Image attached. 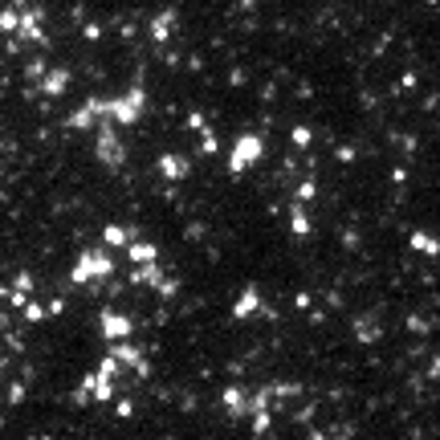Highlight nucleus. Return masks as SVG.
Instances as JSON below:
<instances>
[{"mask_svg": "<svg viewBox=\"0 0 440 440\" xmlns=\"http://www.w3.org/2000/svg\"><path fill=\"white\" fill-rule=\"evenodd\" d=\"M98 159L102 164H122V143L114 139V131H98Z\"/></svg>", "mask_w": 440, "mask_h": 440, "instance_id": "423d86ee", "label": "nucleus"}, {"mask_svg": "<svg viewBox=\"0 0 440 440\" xmlns=\"http://www.w3.org/2000/svg\"><path fill=\"white\" fill-rule=\"evenodd\" d=\"M21 310H25V322H29V326H37V322H45V314H49V306H41V302H25Z\"/></svg>", "mask_w": 440, "mask_h": 440, "instance_id": "2eb2a0df", "label": "nucleus"}, {"mask_svg": "<svg viewBox=\"0 0 440 440\" xmlns=\"http://www.w3.org/2000/svg\"><path fill=\"white\" fill-rule=\"evenodd\" d=\"M12 294H25V298L33 294V273H29V269H21V273H16V281H12Z\"/></svg>", "mask_w": 440, "mask_h": 440, "instance_id": "6ab92c4d", "label": "nucleus"}, {"mask_svg": "<svg viewBox=\"0 0 440 440\" xmlns=\"http://www.w3.org/2000/svg\"><path fill=\"white\" fill-rule=\"evenodd\" d=\"M16 21H21V8H16V4L0 8V33H16Z\"/></svg>", "mask_w": 440, "mask_h": 440, "instance_id": "dca6fc26", "label": "nucleus"}, {"mask_svg": "<svg viewBox=\"0 0 440 440\" xmlns=\"http://www.w3.org/2000/svg\"><path fill=\"white\" fill-rule=\"evenodd\" d=\"M220 400H224L229 416H245V412H249V396H245L241 387H224V396H220Z\"/></svg>", "mask_w": 440, "mask_h": 440, "instance_id": "9d476101", "label": "nucleus"}, {"mask_svg": "<svg viewBox=\"0 0 440 440\" xmlns=\"http://www.w3.org/2000/svg\"><path fill=\"white\" fill-rule=\"evenodd\" d=\"M159 172L168 179H183L192 172V159H187V155H159Z\"/></svg>", "mask_w": 440, "mask_h": 440, "instance_id": "1a4fd4ad", "label": "nucleus"}, {"mask_svg": "<svg viewBox=\"0 0 440 440\" xmlns=\"http://www.w3.org/2000/svg\"><path fill=\"white\" fill-rule=\"evenodd\" d=\"M131 237H135V229H127V224H106V229H102V241H106L110 249L131 245Z\"/></svg>", "mask_w": 440, "mask_h": 440, "instance_id": "ddd939ff", "label": "nucleus"}, {"mask_svg": "<svg viewBox=\"0 0 440 440\" xmlns=\"http://www.w3.org/2000/svg\"><path fill=\"white\" fill-rule=\"evenodd\" d=\"M200 151H204V155H216V151H220V135H216V131H204V135H200Z\"/></svg>", "mask_w": 440, "mask_h": 440, "instance_id": "f3484780", "label": "nucleus"}, {"mask_svg": "<svg viewBox=\"0 0 440 440\" xmlns=\"http://www.w3.org/2000/svg\"><path fill=\"white\" fill-rule=\"evenodd\" d=\"M127 257L135 265H143V261H155L159 257V249L151 245V241H131V249H127Z\"/></svg>", "mask_w": 440, "mask_h": 440, "instance_id": "4468645a", "label": "nucleus"}, {"mask_svg": "<svg viewBox=\"0 0 440 440\" xmlns=\"http://www.w3.org/2000/svg\"><path fill=\"white\" fill-rule=\"evenodd\" d=\"M187 131H192V135H204V131H208L204 114H187Z\"/></svg>", "mask_w": 440, "mask_h": 440, "instance_id": "5701e85b", "label": "nucleus"}, {"mask_svg": "<svg viewBox=\"0 0 440 440\" xmlns=\"http://www.w3.org/2000/svg\"><path fill=\"white\" fill-rule=\"evenodd\" d=\"M114 277V261L102 253V249H82V257L70 269V281L74 285H94V281H106Z\"/></svg>", "mask_w": 440, "mask_h": 440, "instance_id": "f257e3e1", "label": "nucleus"}, {"mask_svg": "<svg viewBox=\"0 0 440 440\" xmlns=\"http://www.w3.org/2000/svg\"><path fill=\"white\" fill-rule=\"evenodd\" d=\"M143 110H147V94H143V90H127L122 98H110V118H114V122H122V127L139 122V118H143Z\"/></svg>", "mask_w": 440, "mask_h": 440, "instance_id": "7ed1b4c3", "label": "nucleus"}, {"mask_svg": "<svg viewBox=\"0 0 440 440\" xmlns=\"http://www.w3.org/2000/svg\"><path fill=\"white\" fill-rule=\"evenodd\" d=\"M261 155H265V139L253 135V131H245V135H237V143H233V151H229V172L241 176V172H249Z\"/></svg>", "mask_w": 440, "mask_h": 440, "instance_id": "f03ea898", "label": "nucleus"}, {"mask_svg": "<svg viewBox=\"0 0 440 440\" xmlns=\"http://www.w3.org/2000/svg\"><path fill=\"white\" fill-rule=\"evenodd\" d=\"M82 37H86V41H98V37H102V29H98V25H86V29H82Z\"/></svg>", "mask_w": 440, "mask_h": 440, "instance_id": "a878e982", "label": "nucleus"}, {"mask_svg": "<svg viewBox=\"0 0 440 440\" xmlns=\"http://www.w3.org/2000/svg\"><path fill=\"white\" fill-rule=\"evenodd\" d=\"M21 400H25V387H21V383H12V387H8V404H21Z\"/></svg>", "mask_w": 440, "mask_h": 440, "instance_id": "b1692460", "label": "nucleus"}, {"mask_svg": "<svg viewBox=\"0 0 440 440\" xmlns=\"http://www.w3.org/2000/svg\"><path fill=\"white\" fill-rule=\"evenodd\" d=\"M335 155H339V164H351V159H354V147H339Z\"/></svg>", "mask_w": 440, "mask_h": 440, "instance_id": "393cba45", "label": "nucleus"}, {"mask_svg": "<svg viewBox=\"0 0 440 440\" xmlns=\"http://www.w3.org/2000/svg\"><path fill=\"white\" fill-rule=\"evenodd\" d=\"M66 86H70V70H66V66H57V70H45V74H41V94H45L49 102H53V98H62Z\"/></svg>", "mask_w": 440, "mask_h": 440, "instance_id": "39448f33", "label": "nucleus"}, {"mask_svg": "<svg viewBox=\"0 0 440 440\" xmlns=\"http://www.w3.org/2000/svg\"><path fill=\"white\" fill-rule=\"evenodd\" d=\"M314 192H318V187H314V179H306V183L298 187V196H294V200H298V204H310V200H314Z\"/></svg>", "mask_w": 440, "mask_h": 440, "instance_id": "412c9836", "label": "nucleus"}, {"mask_svg": "<svg viewBox=\"0 0 440 440\" xmlns=\"http://www.w3.org/2000/svg\"><path fill=\"white\" fill-rule=\"evenodd\" d=\"M257 310H261V294H257L253 285H245V294L233 302V318L241 322V318H249V314H257Z\"/></svg>", "mask_w": 440, "mask_h": 440, "instance_id": "6e6552de", "label": "nucleus"}, {"mask_svg": "<svg viewBox=\"0 0 440 440\" xmlns=\"http://www.w3.org/2000/svg\"><path fill=\"white\" fill-rule=\"evenodd\" d=\"M41 25H45V16H41V12H21V21H16V33H21L25 41H45Z\"/></svg>", "mask_w": 440, "mask_h": 440, "instance_id": "0eeeda50", "label": "nucleus"}, {"mask_svg": "<svg viewBox=\"0 0 440 440\" xmlns=\"http://www.w3.org/2000/svg\"><path fill=\"white\" fill-rule=\"evenodd\" d=\"M289 233H294V237H310V220H306V212H302V208L294 212V220H289Z\"/></svg>", "mask_w": 440, "mask_h": 440, "instance_id": "a211bd4d", "label": "nucleus"}, {"mask_svg": "<svg viewBox=\"0 0 440 440\" xmlns=\"http://www.w3.org/2000/svg\"><path fill=\"white\" fill-rule=\"evenodd\" d=\"M408 245H412L416 253H428V257H440V241H437V237H428L424 229H416V233L408 237Z\"/></svg>", "mask_w": 440, "mask_h": 440, "instance_id": "9b49d317", "label": "nucleus"}, {"mask_svg": "<svg viewBox=\"0 0 440 440\" xmlns=\"http://www.w3.org/2000/svg\"><path fill=\"white\" fill-rule=\"evenodd\" d=\"M98 331L110 339V343H118V339H131V331H135V322L127 318V314H114V310H102L98 314Z\"/></svg>", "mask_w": 440, "mask_h": 440, "instance_id": "20e7f679", "label": "nucleus"}, {"mask_svg": "<svg viewBox=\"0 0 440 440\" xmlns=\"http://www.w3.org/2000/svg\"><path fill=\"white\" fill-rule=\"evenodd\" d=\"M289 139H294L298 147H310V139H314V131H310V127H294V131H289Z\"/></svg>", "mask_w": 440, "mask_h": 440, "instance_id": "aec40b11", "label": "nucleus"}, {"mask_svg": "<svg viewBox=\"0 0 440 440\" xmlns=\"http://www.w3.org/2000/svg\"><path fill=\"white\" fill-rule=\"evenodd\" d=\"M269 424H273V416L257 408V416H253V432H269Z\"/></svg>", "mask_w": 440, "mask_h": 440, "instance_id": "4be33fe9", "label": "nucleus"}, {"mask_svg": "<svg viewBox=\"0 0 440 440\" xmlns=\"http://www.w3.org/2000/svg\"><path fill=\"white\" fill-rule=\"evenodd\" d=\"M172 29H176V8H168V12H159V16L151 21V37H155V41H168Z\"/></svg>", "mask_w": 440, "mask_h": 440, "instance_id": "f8f14e48", "label": "nucleus"}, {"mask_svg": "<svg viewBox=\"0 0 440 440\" xmlns=\"http://www.w3.org/2000/svg\"><path fill=\"white\" fill-rule=\"evenodd\" d=\"M428 375H432V379H440V354H437V359H432V367H428Z\"/></svg>", "mask_w": 440, "mask_h": 440, "instance_id": "bb28decb", "label": "nucleus"}]
</instances>
